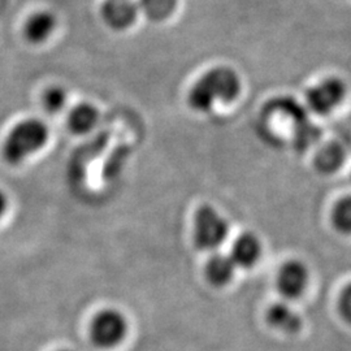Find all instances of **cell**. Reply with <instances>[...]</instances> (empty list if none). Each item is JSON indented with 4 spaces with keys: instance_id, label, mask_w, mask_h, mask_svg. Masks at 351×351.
Listing matches in <instances>:
<instances>
[{
    "instance_id": "15",
    "label": "cell",
    "mask_w": 351,
    "mask_h": 351,
    "mask_svg": "<svg viewBox=\"0 0 351 351\" xmlns=\"http://www.w3.org/2000/svg\"><path fill=\"white\" fill-rule=\"evenodd\" d=\"M68 101V94L62 86H51L43 93L42 104L49 113L62 112Z\"/></svg>"
},
{
    "instance_id": "10",
    "label": "cell",
    "mask_w": 351,
    "mask_h": 351,
    "mask_svg": "<svg viewBox=\"0 0 351 351\" xmlns=\"http://www.w3.org/2000/svg\"><path fill=\"white\" fill-rule=\"evenodd\" d=\"M265 319L274 329L287 335H294L301 330V316L284 302H276L271 304L267 310Z\"/></svg>"
},
{
    "instance_id": "18",
    "label": "cell",
    "mask_w": 351,
    "mask_h": 351,
    "mask_svg": "<svg viewBox=\"0 0 351 351\" xmlns=\"http://www.w3.org/2000/svg\"><path fill=\"white\" fill-rule=\"evenodd\" d=\"M7 207H8V199H7L5 194L0 190V219L7 211Z\"/></svg>"
},
{
    "instance_id": "9",
    "label": "cell",
    "mask_w": 351,
    "mask_h": 351,
    "mask_svg": "<svg viewBox=\"0 0 351 351\" xmlns=\"http://www.w3.org/2000/svg\"><path fill=\"white\" fill-rule=\"evenodd\" d=\"M58 25L56 17L50 11H37L26 19L23 26L24 38L32 45H42L50 39Z\"/></svg>"
},
{
    "instance_id": "8",
    "label": "cell",
    "mask_w": 351,
    "mask_h": 351,
    "mask_svg": "<svg viewBox=\"0 0 351 351\" xmlns=\"http://www.w3.org/2000/svg\"><path fill=\"white\" fill-rule=\"evenodd\" d=\"M138 5L133 0H106L101 5L104 23L116 30H123L136 21Z\"/></svg>"
},
{
    "instance_id": "6",
    "label": "cell",
    "mask_w": 351,
    "mask_h": 351,
    "mask_svg": "<svg viewBox=\"0 0 351 351\" xmlns=\"http://www.w3.org/2000/svg\"><path fill=\"white\" fill-rule=\"evenodd\" d=\"M310 282V272L306 264L291 259L281 265L276 277L278 293L285 300H298L303 295Z\"/></svg>"
},
{
    "instance_id": "13",
    "label": "cell",
    "mask_w": 351,
    "mask_h": 351,
    "mask_svg": "<svg viewBox=\"0 0 351 351\" xmlns=\"http://www.w3.org/2000/svg\"><path fill=\"white\" fill-rule=\"evenodd\" d=\"M345 162V150L337 143L332 142L323 146L315 155V168L319 173L332 175L337 172Z\"/></svg>"
},
{
    "instance_id": "7",
    "label": "cell",
    "mask_w": 351,
    "mask_h": 351,
    "mask_svg": "<svg viewBox=\"0 0 351 351\" xmlns=\"http://www.w3.org/2000/svg\"><path fill=\"white\" fill-rule=\"evenodd\" d=\"M262 252L263 247L259 237L255 236L254 233L246 232L234 239L229 256L232 258L236 267L249 269L255 267L261 261Z\"/></svg>"
},
{
    "instance_id": "19",
    "label": "cell",
    "mask_w": 351,
    "mask_h": 351,
    "mask_svg": "<svg viewBox=\"0 0 351 351\" xmlns=\"http://www.w3.org/2000/svg\"><path fill=\"white\" fill-rule=\"evenodd\" d=\"M59 351H69V350H59Z\"/></svg>"
},
{
    "instance_id": "16",
    "label": "cell",
    "mask_w": 351,
    "mask_h": 351,
    "mask_svg": "<svg viewBox=\"0 0 351 351\" xmlns=\"http://www.w3.org/2000/svg\"><path fill=\"white\" fill-rule=\"evenodd\" d=\"M333 224L336 229L341 233H349L351 229V201L349 197H345L343 199L336 204L333 215H332Z\"/></svg>"
},
{
    "instance_id": "12",
    "label": "cell",
    "mask_w": 351,
    "mask_h": 351,
    "mask_svg": "<svg viewBox=\"0 0 351 351\" xmlns=\"http://www.w3.org/2000/svg\"><path fill=\"white\" fill-rule=\"evenodd\" d=\"M98 121H99L98 108L88 101L75 104L68 113V119H66L69 130L78 136L90 133L97 126Z\"/></svg>"
},
{
    "instance_id": "5",
    "label": "cell",
    "mask_w": 351,
    "mask_h": 351,
    "mask_svg": "<svg viewBox=\"0 0 351 351\" xmlns=\"http://www.w3.org/2000/svg\"><path fill=\"white\" fill-rule=\"evenodd\" d=\"M345 95L346 86L343 81L332 77L310 88L306 94V101L311 112L319 116H326L339 107Z\"/></svg>"
},
{
    "instance_id": "17",
    "label": "cell",
    "mask_w": 351,
    "mask_h": 351,
    "mask_svg": "<svg viewBox=\"0 0 351 351\" xmlns=\"http://www.w3.org/2000/svg\"><path fill=\"white\" fill-rule=\"evenodd\" d=\"M339 310L346 320H349L351 316V288L348 285L341 294L339 298Z\"/></svg>"
},
{
    "instance_id": "2",
    "label": "cell",
    "mask_w": 351,
    "mask_h": 351,
    "mask_svg": "<svg viewBox=\"0 0 351 351\" xmlns=\"http://www.w3.org/2000/svg\"><path fill=\"white\" fill-rule=\"evenodd\" d=\"M50 132L47 125L38 119H25L17 123L8 132L3 142V158L7 163L17 165L29 156L42 150L49 142Z\"/></svg>"
},
{
    "instance_id": "14",
    "label": "cell",
    "mask_w": 351,
    "mask_h": 351,
    "mask_svg": "<svg viewBox=\"0 0 351 351\" xmlns=\"http://www.w3.org/2000/svg\"><path fill=\"white\" fill-rule=\"evenodd\" d=\"M139 5L152 21H163L175 11L177 0H139Z\"/></svg>"
},
{
    "instance_id": "11",
    "label": "cell",
    "mask_w": 351,
    "mask_h": 351,
    "mask_svg": "<svg viewBox=\"0 0 351 351\" xmlns=\"http://www.w3.org/2000/svg\"><path fill=\"white\" fill-rule=\"evenodd\" d=\"M236 264L226 254L216 252L208 259L204 268V275L207 281L215 288H223L228 285L236 274Z\"/></svg>"
},
{
    "instance_id": "4",
    "label": "cell",
    "mask_w": 351,
    "mask_h": 351,
    "mask_svg": "<svg viewBox=\"0 0 351 351\" xmlns=\"http://www.w3.org/2000/svg\"><path fill=\"white\" fill-rule=\"evenodd\" d=\"M128 333L124 314L116 308L101 310L90 324V339L99 349H112L120 345Z\"/></svg>"
},
{
    "instance_id": "3",
    "label": "cell",
    "mask_w": 351,
    "mask_h": 351,
    "mask_svg": "<svg viewBox=\"0 0 351 351\" xmlns=\"http://www.w3.org/2000/svg\"><path fill=\"white\" fill-rule=\"evenodd\" d=\"M229 224L226 217L210 204H204L194 215L193 241L202 251L217 250L228 239Z\"/></svg>"
},
{
    "instance_id": "1",
    "label": "cell",
    "mask_w": 351,
    "mask_h": 351,
    "mask_svg": "<svg viewBox=\"0 0 351 351\" xmlns=\"http://www.w3.org/2000/svg\"><path fill=\"white\" fill-rule=\"evenodd\" d=\"M241 93L239 75L226 66L208 71L195 82L189 93V104L197 112H208L216 103L228 104Z\"/></svg>"
}]
</instances>
